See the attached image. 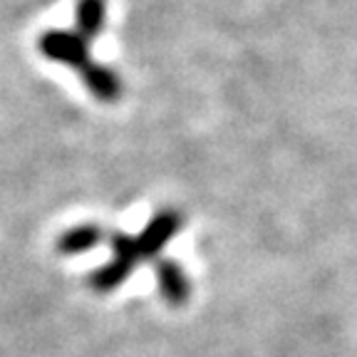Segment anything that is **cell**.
Listing matches in <instances>:
<instances>
[{
  "label": "cell",
  "mask_w": 357,
  "mask_h": 357,
  "mask_svg": "<svg viewBox=\"0 0 357 357\" xmlns=\"http://www.w3.org/2000/svg\"><path fill=\"white\" fill-rule=\"evenodd\" d=\"M129 273H132V268L124 266L117 258H112L109 263H105V266L97 268L95 273L89 275V285H92L97 293H109V290L119 288V285L129 278Z\"/></svg>",
  "instance_id": "obj_7"
},
{
  "label": "cell",
  "mask_w": 357,
  "mask_h": 357,
  "mask_svg": "<svg viewBox=\"0 0 357 357\" xmlns=\"http://www.w3.org/2000/svg\"><path fill=\"white\" fill-rule=\"evenodd\" d=\"M105 231L95 223H82V226H75V229L65 231L57 241V251L62 256H75V253H84L89 248H95L102 241Z\"/></svg>",
  "instance_id": "obj_5"
},
{
  "label": "cell",
  "mask_w": 357,
  "mask_h": 357,
  "mask_svg": "<svg viewBox=\"0 0 357 357\" xmlns=\"http://www.w3.org/2000/svg\"><path fill=\"white\" fill-rule=\"evenodd\" d=\"M82 82H84V87L92 92V97H97L100 102H117L124 92L122 79L112 73L109 67L97 65V62H95V67L82 77Z\"/></svg>",
  "instance_id": "obj_4"
},
{
  "label": "cell",
  "mask_w": 357,
  "mask_h": 357,
  "mask_svg": "<svg viewBox=\"0 0 357 357\" xmlns=\"http://www.w3.org/2000/svg\"><path fill=\"white\" fill-rule=\"evenodd\" d=\"M75 20H77V30L75 33L82 35L84 40L97 38L105 30L107 0H79L77 10H75Z\"/></svg>",
  "instance_id": "obj_6"
},
{
  "label": "cell",
  "mask_w": 357,
  "mask_h": 357,
  "mask_svg": "<svg viewBox=\"0 0 357 357\" xmlns=\"http://www.w3.org/2000/svg\"><path fill=\"white\" fill-rule=\"evenodd\" d=\"M156 285H159L162 298L172 307L184 305V303L189 301L191 285L184 273V268L178 266V263L169 261V258H162L159 266H156Z\"/></svg>",
  "instance_id": "obj_3"
},
{
  "label": "cell",
  "mask_w": 357,
  "mask_h": 357,
  "mask_svg": "<svg viewBox=\"0 0 357 357\" xmlns=\"http://www.w3.org/2000/svg\"><path fill=\"white\" fill-rule=\"evenodd\" d=\"M38 50L43 52L47 60L62 62V65L77 70L79 77L95 67L92 57H89V40H84L77 33H67V30H50L38 40Z\"/></svg>",
  "instance_id": "obj_1"
},
{
  "label": "cell",
  "mask_w": 357,
  "mask_h": 357,
  "mask_svg": "<svg viewBox=\"0 0 357 357\" xmlns=\"http://www.w3.org/2000/svg\"><path fill=\"white\" fill-rule=\"evenodd\" d=\"M181 226H184V218H181V213L172 211V208H164V211L154 213V218L146 223L144 231H142L139 236H134L137 245H139L142 258L156 256Z\"/></svg>",
  "instance_id": "obj_2"
}]
</instances>
